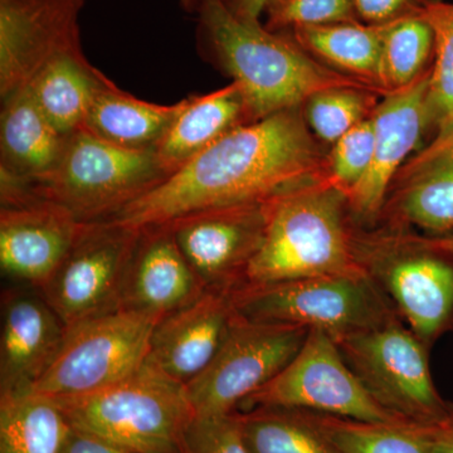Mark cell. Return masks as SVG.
Segmentation results:
<instances>
[{"mask_svg":"<svg viewBox=\"0 0 453 453\" xmlns=\"http://www.w3.org/2000/svg\"><path fill=\"white\" fill-rule=\"evenodd\" d=\"M325 159L303 106L283 110L232 131L109 219L142 229L198 211L266 202L324 175Z\"/></svg>","mask_w":453,"mask_h":453,"instance_id":"1","label":"cell"},{"mask_svg":"<svg viewBox=\"0 0 453 453\" xmlns=\"http://www.w3.org/2000/svg\"><path fill=\"white\" fill-rule=\"evenodd\" d=\"M199 19L211 57L242 88L255 121L303 106L321 89L372 88L321 64L292 38L241 17L228 0H199Z\"/></svg>","mask_w":453,"mask_h":453,"instance_id":"2","label":"cell"},{"mask_svg":"<svg viewBox=\"0 0 453 453\" xmlns=\"http://www.w3.org/2000/svg\"><path fill=\"white\" fill-rule=\"evenodd\" d=\"M347 193L320 177L267 201L264 242L244 283L362 273L350 243Z\"/></svg>","mask_w":453,"mask_h":453,"instance_id":"3","label":"cell"},{"mask_svg":"<svg viewBox=\"0 0 453 453\" xmlns=\"http://www.w3.org/2000/svg\"><path fill=\"white\" fill-rule=\"evenodd\" d=\"M350 243L357 268L428 348L453 332V253L436 235L351 220Z\"/></svg>","mask_w":453,"mask_h":453,"instance_id":"4","label":"cell"},{"mask_svg":"<svg viewBox=\"0 0 453 453\" xmlns=\"http://www.w3.org/2000/svg\"><path fill=\"white\" fill-rule=\"evenodd\" d=\"M53 401L71 427L135 453H181L195 418L186 386L145 365L94 395Z\"/></svg>","mask_w":453,"mask_h":453,"instance_id":"5","label":"cell"},{"mask_svg":"<svg viewBox=\"0 0 453 453\" xmlns=\"http://www.w3.org/2000/svg\"><path fill=\"white\" fill-rule=\"evenodd\" d=\"M166 177L155 151L119 148L80 129L49 174L25 181L32 202L53 203L91 223L111 219Z\"/></svg>","mask_w":453,"mask_h":453,"instance_id":"6","label":"cell"},{"mask_svg":"<svg viewBox=\"0 0 453 453\" xmlns=\"http://www.w3.org/2000/svg\"><path fill=\"white\" fill-rule=\"evenodd\" d=\"M229 294L240 318L321 330L334 340L371 329L398 315L363 273L244 283Z\"/></svg>","mask_w":453,"mask_h":453,"instance_id":"7","label":"cell"},{"mask_svg":"<svg viewBox=\"0 0 453 453\" xmlns=\"http://www.w3.org/2000/svg\"><path fill=\"white\" fill-rule=\"evenodd\" d=\"M340 353L378 404L402 422L436 426L453 412L429 369V349L398 315L335 340Z\"/></svg>","mask_w":453,"mask_h":453,"instance_id":"8","label":"cell"},{"mask_svg":"<svg viewBox=\"0 0 453 453\" xmlns=\"http://www.w3.org/2000/svg\"><path fill=\"white\" fill-rule=\"evenodd\" d=\"M157 321L119 309L65 327L55 360L28 393L73 399L120 383L144 366Z\"/></svg>","mask_w":453,"mask_h":453,"instance_id":"9","label":"cell"},{"mask_svg":"<svg viewBox=\"0 0 453 453\" xmlns=\"http://www.w3.org/2000/svg\"><path fill=\"white\" fill-rule=\"evenodd\" d=\"M310 330L250 321L237 315L211 365L186 386L196 417L237 412L299 353Z\"/></svg>","mask_w":453,"mask_h":453,"instance_id":"10","label":"cell"},{"mask_svg":"<svg viewBox=\"0 0 453 453\" xmlns=\"http://www.w3.org/2000/svg\"><path fill=\"white\" fill-rule=\"evenodd\" d=\"M142 229L105 219L85 223L61 266L41 288L65 327L121 309Z\"/></svg>","mask_w":453,"mask_h":453,"instance_id":"11","label":"cell"},{"mask_svg":"<svg viewBox=\"0 0 453 453\" xmlns=\"http://www.w3.org/2000/svg\"><path fill=\"white\" fill-rule=\"evenodd\" d=\"M244 404L309 411L363 422H402L372 399L345 362L335 340L321 330H310L299 353Z\"/></svg>","mask_w":453,"mask_h":453,"instance_id":"12","label":"cell"},{"mask_svg":"<svg viewBox=\"0 0 453 453\" xmlns=\"http://www.w3.org/2000/svg\"><path fill=\"white\" fill-rule=\"evenodd\" d=\"M266 223L267 201L198 211L165 226L205 288L231 292L242 285Z\"/></svg>","mask_w":453,"mask_h":453,"instance_id":"13","label":"cell"},{"mask_svg":"<svg viewBox=\"0 0 453 453\" xmlns=\"http://www.w3.org/2000/svg\"><path fill=\"white\" fill-rule=\"evenodd\" d=\"M429 73L412 85L381 97L372 115L374 150L365 178L348 195L349 211L356 225H378L390 188L408 157L418 148L429 127Z\"/></svg>","mask_w":453,"mask_h":453,"instance_id":"14","label":"cell"},{"mask_svg":"<svg viewBox=\"0 0 453 453\" xmlns=\"http://www.w3.org/2000/svg\"><path fill=\"white\" fill-rule=\"evenodd\" d=\"M83 0H0V95L25 88L57 55L81 49Z\"/></svg>","mask_w":453,"mask_h":453,"instance_id":"15","label":"cell"},{"mask_svg":"<svg viewBox=\"0 0 453 453\" xmlns=\"http://www.w3.org/2000/svg\"><path fill=\"white\" fill-rule=\"evenodd\" d=\"M65 326L37 288L4 291L0 336V396L28 393L61 348Z\"/></svg>","mask_w":453,"mask_h":453,"instance_id":"16","label":"cell"},{"mask_svg":"<svg viewBox=\"0 0 453 453\" xmlns=\"http://www.w3.org/2000/svg\"><path fill=\"white\" fill-rule=\"evenodd\" d=\"M235 318L229 292L205 291L157 321L145 365L187 386L211 365Z\"/></svg>","mask_w":453,"mask_h":453,"instance_id":"17","label":"cell"},{"mask_svg":"<svg viewBox=\"0 0 453 453\" xmlns=\"http://www.w3.org/2000/svg\"><path fill=\"white\" fill-rule=\"evenodd\" d=\"M83 225L70 211L50 202L2 208L3 275L41 290L73 249Z\"/></svg>","mask_w":453,"mask_h":453,"instance_id":"18","label":"cell"},{"mask_svg":"<svg viewBox=\"0 0 453 453\" xmlns=\"http://www.w3.org/2000/svg\"><path fill=\"white\" fill-rule=\"evenodd\" d=\"M205 291L168 226L142 229L122 290L121 309L160 320Z\"/></svg>","mask_w":453,"mask_h":453,"instance_id":"19","label":"cell"},{"mask_svg":"<svg viewBox=\"0 0 453 453\" xmlns=\"http://www.w3.org/2000/svg\"><path fill=\"white\" fill-rule=\"evenodd\" d=\"M378 223L436 235L453 231V146L405 163Z\"/></svg>","mask_w":453,"mask_h":453,"instance_id":"20","label":"cell"},{"mask_svg":"<svg viewBox=\"0 0 453 453\" xmlns=\"http://www.w3.org/2000/svg\"><path fill=\"white\" fill-rule=\"evenodd\" d=\"M253 121L243 89L234 81L211 94L184 98L155 154L169 177L232 131Z\"/></svg>","mask_w":453,"mask_h":453,"instance_id":"21","label":"cell"},{"mask_svg":"<svg viewBox=\"0 0 453 453\" xmlns=\"http://www.w3.org/2000/svg\"><path fill=\"white\" fill-rule=\"evenodd\" d=\"M2 104L0 173L26 181L43 178L61 159L68 136L53 127L27 88Z\"/></svg>","mask_w":453,"mask_h":453,"instance_id":"22","label":"cell"},{"mask_svg":"<svg viewBox=\"0 0 453 453\" xmlns=\"http://www.w3.org/2000/svg\"><path fill=\"white\" fill-rule=\"evenodd\" d=\"M183 106L159 105L131 96L106 80L92 101L82 129L119 148L155 151Z\"/></svg>","mask_w":453,"mask_h":453,"instance_id":"23","label":"cell"},{"mask_svg":"<svg viewBox=\"0 0 453 453\" xmlns=\"http://www.w3.org/2000/svg\"><path fill=\"white\" fill-rule=\"evenodd\" d=\"M81 49L57 55L26 86L42 112L65 136L82 129L98 88L106 81Z\"/></svg>","mask_w":453,"mask_h":453,"instance_id":"24","label":"cell"},{"mask_svg":"<svg viewBox=\"0 0 453 453\" xmlns=\"http://www.w3.org/2000/svg\"><path fill=\"white\" fill-rule=\"evenodd\" d=\"M292 40L332 70L380 89V27L356 22L301 27L292 31Z\"/></svg>","mask_w":453,"mask_h":453,"instance_id":"25","label":"cell"},{"mask_svg":"<svg viewBox=\"0 0 453 453\" xmlns=\"http://www.w3.org/2000/svg\"><path fill=\"white\" fill-rule=\"evenodd\" d=\"M71 426L49 396H0V453H59Z\"/></svg>","mask_w":453,"mask_h":453,"instance_id":"26","label":"cell"},{"mask_svg":"<svg viewBox=\"0 0 453 453\" xmlns=\"http://www.w3.org/2000/svg\"><path fill=\"white\" fill-rule=\"evenodd\" d=\"M423 14L436 37L428 81L429 127L434 138L411 160L426 159L453 146V3L426 0Z\"/></svg>","mask_w":453,"mask_h":453,"instance_id":"27","label":"cell"},{"mask_svg":"<svg viewBox=\"0 0 453 453\" xmlns=\"http://www.w3.org/2000/svg\"><path fill=\"white\" fill-rule=\"evenodd\" d=\"M251 453H342L301 410L255 407L238 412Z\"/></svg>","mask_w":453,"mask_h":453,"instance_id":"28","label":"cell"},{"mask_svg":"<svg viewBox=\"0 0 453 453\" xmlns=\"http://www.w3.org/2000/svg\"><path fill=\"white\" fill-rule=\"evenodd\" d=\"M381 86L387 94L412 85L432 67L434 27L421 13L380 26Z\"/></svg>","mask_w":453,"mask_h":453,"instance_id":"29","label":"cell"},{"mask_svg":"<svg viewBox=\"0 0 453 453\" xmlns=\"http://www.w3.org/2000/svg\"><path fill=\"white\" fill-rule=\"evenodd\" d=\"M305 412L310 421L342 453H431L432 426L363 422Z\"/></svg>","mask_w":453,"mask_h":453,"instance_id":"30","label":"cell"},{"mask_svg":"<svg viewBox=\"0 0 453 453\" xmlns=\"http://www.w3.org/2000/svg\"><path fill=\"white\" fill-rule=\"evenodd\" d=\"M383 96L378 89L359 86L321 89L303 103V119L319 142L333 145L357 125L371 119Z\"/></svg>","mask_w":453,"mask_h":453,"instance_id":"31","label":"cell"},{"mask_svg":"<svg viewBox=\"0 0 453 453\" xmlns=\"http://www.w3.org/2000/svg\"><path fill=\"white\" fill-rule=\"evenodd\" d=\"M374 150L372 118L357 125L332 145L324 165V178L342 192L349 193L365 178Z\"/></svg>","mask_w":453,"mask_h":453,"instance_id":"32","label":"cell"},{"mask_svg":"<svg viewBox=\"0 0 453 453\" xmlns=\"http://www.w3.org/2000/svg\"><path fill=\"white\" fill-rule=\"evenodd\" d=\"M265 12L273 32L359 20L353 0H271Z\"/></svg>","mask_w":453,"mask_h":453,"instance_id":"33","label":"cell"},{"mask_svg":"<svg viewBox=\"0 0 453 453\" xmlns=\"http://www.w3.org/2000/svg\"><path fill=\"white\" fill-rule=\"evenodd\" d=\"M181 453H251L247 449L238 413L196 417L184 436Z\"/></svg>","mask_w":453,"mask_h":453,"instance_id":"34","label":"cell"},{"mask_svg":"<svg viewBox=\"0 0 453 453\" xmlns=\"http://www.w3.org/2000/svg\"><path fill=\"white\" fill-rule=\"evenodd\" d=\"M425 3L426 0H353L357 19L374 27L421 13Z\"/></svg>","mask_w":453,"mask_h":453,"instance_id":"35","label":"cell"},{"mask_svg":"<svg viewBox=\"0 0 453 453\" xmlns=\"http://www.w3.org/2000/svg\"><path fill=\"white\" fill-rule=\"evenodd\" d=\"M59 453H135L122 449L103 440V438L86 434L71 427L68 436Z\"/></svg>","mask_w":453,"mask_h":453,"instance_id":"36","label":"cell"},{"mask_svg":"<svg viewBox=\"0 0 453 453\" xmlns=\"http://www.w3.org/2000/svg\"><path fill=\"white\" fill-rule=\"evenodd\" d=\"M431 453H453V412L431 427Z\"/></svg>","mask_w":453,"mask_h":453,"instance_id":"37","label":"cell"},{"mask_svg":"<svg viewBox=\"0 0 453 453\" xmlns=\"http://www.w3.org/2000/svg\"><path fill=\"white\" fill-rule=\"evenodd\" d=\"M235 13L247 19L259 20L271 0H228Z\"/></svg>","mask_w":453,"mask_h":453,"instance_id":"38","label":"cell"},{"mask_svg":"<svg viewBox=\"0 0 453 453\" xmlns=\"http://www.w3.org/2000/svg\"><path fill=\"white\" fill-rule=\"evenodd\" d=\"M436 237L438 238V241H440V243L445 247V249L453 253V234L436 235Z\"/></svg>","mask_w":453,"mask_h":453,"instance_id":"39","label":"cell"},{"mask_svg":"<svg viewBox=\"0 0 453 453\" xmlns=\"http://www.w3.org/2000/svg\"><path fill=\"white\" fill-rule=\"evenodd\" d=\"M183 3L184 7L192 8L196 4V0H180Z\"/></svg>","mask_w":453,"mask_h":453,"instance_id":"40","label":"cell"}]
</instances>
